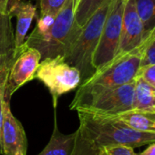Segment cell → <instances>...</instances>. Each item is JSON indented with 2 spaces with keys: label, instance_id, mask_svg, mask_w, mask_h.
Returning a JSON list of instances; mask_svg holds the SVG:
<instances>
[{
  "label": "cell",
  "instance_id": "6da1fadb",
  "mask_svg": "<svg viewBox=\"0 0 155 155\" xmlns=\"http://www.w3.org/2000/svg\"><path fill=\"white\" fill-rule=\"evenodd\" d=\"M82 136L95 147L123 145L132 148L155 143V133H144L132 129L116 116L98 115L86 112H78Z\"/></svg>",
  "mask_w": 155,
  "mask_h": 155
},
{
  "label": "cell",
  "instance_id": "7a4b0ae2",
  "mask_svg": "<svg viewBox=\"0 0 155 155\" xmlns=\"http://www.w3.org/2000/svg\"><path fill=\"white\" fill-rule=\"evenodd\" d=\"M143 52V42L135 49L116 55L111 62L96 70L91 76L83 81L75 96L92 94L134 81L141 67Z\"/></svg>",
  "mask_w": 155,
  "mask_h": 155
},
{
  "label": "cell",
  "instance_id": "3957f363",
  "mask_svg": "<svg viewBox=\"0 0 155 155\" xmlns=\"http://www.w3.org/2000/svg\"><path fill=\"white\" fill-rule=\"evenodd\" d=\"M80 30L75 23L73 0H67L48 29L42 34L32 32L25 43L39 51L41 60L57 55L64 56Z\"/></svg>",
  "mask_w": 155,
  "mask_h": 155
},
{
  "label": "cell",
  "instance_id": "277c9868",
  "mask_svg": "<svg viewBox=\"0 0 155 155\" xmlns=\"http://www.w3.org/2000/svg\"><path fill=\"white\" fill-rule=\"evenodd\" d=\"M111 2L112 0H106L93 14L88 22L81 27L78 37L64 54L65 60L79 71L82 82L95 73L92 59L99 45L104 22Z\"/></svg>",
  "mask_w": 155,
  "mask_h": 155
},
{
  "label": "cell",
  "instance_id": "5b68a950",
  "mask_svg": "<svg viewBox=\"0 0 155 155\" xmlns=\"http://www.w3.org/2000/svg\"><path fill=\"white\" fill-rule=\"evenodd\" d=\"M135 80L92 94L74 96L69 108L98 115L115 116L133 109Z\"/></svg>",
  "mask_w": 155,
  "mask_h": 155
},
{
  "label": "cell",
  "instance_id": "8992f818",
  "mask_svg": "<svg viewBox=\"0 0 155 155\" xmlns=\"http://www.w3.org/2000/svg\"><path fill=\"white\" fill-rule=\"evenodd\" d=\"M35 78L49 91L54 110L57 109L59 97L75 90L82 82L79 71L70 65L63 55L43 59L37 69Z\"/></svg>",
  "mask_w": 155,
  "mask_h": 155
},
{
  "label": "cell",
  "instance_id": "52a82bcc",
  "mask_svg": "<svg viewBox=\"0 0 155 155\" xmlns=\"http://www.w3.org/2000/svg\"><path fill=\"white\" fill-rule=\"evenodd\" d=\"M125 1L112 0L111 2L100 42L92 59L95 71L111 62L118 53Z\"/></svg>",
  "mask_w": 155,
  "mask_h": 155
},
{
  "label": "cell",
  "instance_id": "ba28073f",
  "mask_svg": "<svg viewBox=\"0 0 155 155\" xmlns=\"http://www.w3.org/2000/svg\"><path fill=\"white\" fill-rule=\"evenodd\" d=\"M41 55L38 50L27 45L26 43L20 49L15 52V61L9 68L5 95L11 98L13 94L21 86L35 77L37 69L40 64Z\"/></svg>",
  "mask_w": 155,
  "mask_h": 155
},
{
  "label": "cell",
  "instance_id": "9c48e42d",
  "mask_svg": "<svg viewBox=\"0 0 155 155\" xmlns=\"http://www.w3.org/2000/svg\"><path fill=\"white\" fill-rule=\"evenodd\" d=\"M145 39L143 25L137 13L134 0H126L123 10L122 32L118 54L128 53L138 47Z\"/></svg>",
  "mask_w": 155,
  "mask_h": 155
},
{
  "label": "cell",
  "instance_id": "30bf717a",
  "mask_svg": "<svg viewBox=\"0 0 155 155\" xmlns=\"http://www.w3.org/2000/svg\"><path fill=\"white\" fill-rule=\"evenodd\" d=\"M5 96L4 123L2 131L3 155H16L22 153L26 155L27 139L22 124L13 115L10 108V98Z\"/></svg>",
  "mask_w": 155,
  "mask_h": 155
},
{
  "label": "cell",
  "instance_id": "8fae6325",
  "mask_svg": "<svg viewBox=\"0 0 155 155\" xmlns=\"http://www.w3.org/2000/svg\"><path fill=\"white\" fill-rule=\"evenodd\" d=\"M8 12L16 17L15 34V52H16L25 43L30 25L37 15V7L30 1L12 0Z\"/></svg>",
  "mask_w": 155,
  "mask_h": 155
},
{
  "label": "cell",
  "instance_id": "7c38bea8",
  "mask_svg": "<svg viewBox=\"0 0 155 155\" xmlns=\"http://www.w3.org/2000/svg\"><path fill=\"white\" fill-rule=\"evenodd\" d=\"M77 131L70 134H64L61 133L58 126L55 110L54 128L51 137L42 152L37 155H71L74 149Z\"/></svg>",
  "mask_w": 155,
  "mask_h": 155
},
{
  "label": "cell",
  "instance_id": "4fadbf2b",
  "mask_svg": "<svg viewBox=\"0 0 155 155\" xmlns=\"http://www.w3.org/2000/svg\"><path fill=\"white\" fill-rule=\"evenodd\" d=\"M115 116L133 130L155 133V112L132 109Z\"/></svg>",
  "mask_w": 155,
  "mask_h": 155
},
{
  "label": "cell",
  "instance_id": "5bb4252c",
  "mask_svg": "<svg viewBox=\"0 0 155 155\" xmlns=\"http://www.w3.org/2000/svg\"><path fill=\"white\" fill-rule=\"evenodd\" d=\"M133 109L155 112V88L140 77L135 78Z\"/></svg>",
  "mask_w": 155,
  "mask_h": 155
},
{
  "label": "cell",
  "instance_id": "9a60e30c",
  "mask_svg": "<svg viewBox=\"0 0 155 155\" xmlns=\"http://www.w3.org/2000/svg\"><path fill=\"white\" fill-rule=\"evenodd\" d=\"M134 2L146 38L155 27V0H134Z\"/></svg>",
  "mask_w": 155,
  "mask_h": 155
},
{
  "label": "cell",
  "instance_id": "2e32d148",
  "mask_svg": "<svg viewBox=\"0 0 155 155\" xmlns=\"http://www.w3.org/2000/svg\"><path fill=\"white\" fill-rule=\"evenodd\" d=\"M106 0H79L74 8V18L78 27L81 28Z\"/></svg>",
  "mask_w": 155,
  "mask_h": 155
},
{
  "label": "cell",
  "instance_id": "e0dca14e",
  "mask_svg": "<svg viewBox=\"0 0 155 155\" xmlns=\"http://www.w3.org/2000/svg\"><path fill=\"white\" fill-rule=\"evenodd\" d=\"M150 64H155V27L143 41L141 67Z\"/></svg>",
  "mask_w": 155,
  "mask_h": 155
},
{
  "label": "cell",
  "instance_id": "ac0fdd59",
  "mask_svg": "<svg viewBox=\"0 0 155 155\" xmlns=\"http://www.w3.org/2000/svg\"><path fill=\"white\" fill-rule=\"evenodd\" d=\"M99 150L90 141L84 138L79 130L77 129V137L71 155H98Z\"/></svg>",
  "mask_w": 155,
  "mask_h": 155
},
{
  "label": "cell",
  "instance_id": "d6986e66",
  "mask_svg": "<svg viewBox=\"0 0 155 155\" xmlns=\"http://www.w3.org/2000/svg\"><path fill=\"white\" fill-rule=\"evenodd\" d=\"M67 0H39L41 15L56 17Z\"/></svg>",
  "mask_w": 155,
  "mask_h": 155
},
{
  "label": "cell",
  "instance_id": "ffe728a7",
  "mask_svg": "<svg viewBox=\"0 0 155 155\" xmlns=\"http://www.w3.org/2000/svg\"><path fill=\"white\" fill-rule=\"evenodd\" d=\"M98 155H138L135 153L133 148L123 146V145H116V146H108L103 147L99 150Z\"/></svg>",
  "mask_w": 155,
  "mask_h": 155
},
{
  "label": "cell",
  "instance_id": "44dd1931",
  "mask_svg": "<svg viewBox=\"0 0 155 155\" xmlns=\"http://www.w3.org/2000/svg\"><path fill=\"white\" fill-rule=\"evenodd\" d=\"M136 77L142 78L148 84L155 88V64L140 67Z\"/></svg>",
  "mask_w": 155,
  "mask_h": 155
},
{
  "label": "cell",
  "instance_id": "7402d4cb",
  "mask_svg": "<svg viewBox=\"0 0 155 155\" xmlns=\"http://www.w3.org/2000/svg\"><path fill=\"white\" fill-rule=\"evenodd\" d=\"M9 68L5 64H0V96L5 92V85L7 83L8 74H9Z\"/></svg>",
  "mask_w": 155,
  "mask_h": 155
},
{
  "label": "cell",
  "instance_id": "603a6c76",
  "mask_svg": "<svg viewBox=\"0 0 155 155\" xmlns=\"http://www.w3.org/2000/svg\"><path fill=\"white\" fill-rule=\"evenodd\" d=\"M5 92L0 96V154L3 155V141H2V131L4 123V101H5Z\"/></svg>",
  "mask_w": 155,
  "mask_h": 155
},
{
  "label": "cell",
  "instance_id": "cb8c5ba5",
  "mask_svg": "<svg viewBox=\"0 0 155 155\" xmlns=\"http://www.w3.org/2000/svg\"><path fill=\"white\" fill-rule=\"evenodd\" d=\"M11 0H0V15H6L8 13V7Z\"/></svg>",
  "mask_w": 155,
  "mask_h": 155
},
{
  "label": "cell",
  "instance_id": "d4e9b609",
  "mask_svg": "<svg viewBox=\"0 0 155 155\" xmlns=\"http://www.w3.org/2000/svg\"><path fill=\"white\" fill-rule=\"evenodd\" d=\"M138 155H155V143H151L147 149H145L143 152H142Z\"/></svg>",
  "mask_w": 155,
  "mask_h": 155
},
{
  "label": "cell",
  "instance_id": "484cf974",
  "mask_svg": "<svg viewBox=\"0 0 155 155\" xmlns=\"http://www.w3.org/2000/svg\"><path fill=\"white\" fill-rule=\"evenodd\" d=\"M79 1V0H73V4H74V8H75V7H76V5H78Z\"/></svg>",
  "mask_w": 155,
  "mask_h": 155
},
{
  "label": "cell",
  "instance_id": "4316f807",
  "mask_svg": "<svg viewBox=\"0 0 155 155\" xmlns=\"http://www.w3.org/2000/svg\"><path fill=\"white\" fill-rule=\"evenodd\" d=\"M16 155H25V154H23L22 153H16Z\"/></svg>",
  "mask_w": 155,
  "mask_h": 155
}]
</instances>
